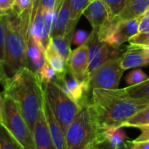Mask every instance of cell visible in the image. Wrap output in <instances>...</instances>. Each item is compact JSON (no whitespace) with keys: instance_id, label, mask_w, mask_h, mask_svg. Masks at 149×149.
Wrapping results in <instances>:
<instances>
[{"instance_id":"cell-1","label":"cell","mask_w":149,"mask_h":149,"mask_svg":"<svg viewBox=\"0 0 149 149\" xmlns=\"http://www.w3.org/2000/svg\"><path fill=\"white\" fill-rule=\"evenodd\" d=\"M89 104L100 136L107 128L121 127L136 113L148 107L149 102L128 98L120 88H95L92 90Z\"/></svg>"},{"instance_id":"cell-2","label":"cell","mask_w":149,"mask_h":149,"mask_svg":"<svg viewBox=\"0 0 149 149\" xmlns=\"http://www.w3.org/2000/svg\"><path fill=\"white\" fill-rule=\"evenodd\" d=\"M2 86V93L16 102L32 133L45 104L44 87L38 73L24 67Z\"/></svg>"},{"instance_id":"cell-3","label":"cell","mask_w":149,"mask_h":149,"mask_svg":"<svg viewBox=\"0 0 149 149\" xmlns=\"http://www.w3.org/2000/svg\"><path fill=\"white\" fill-rule=\"evenodd\" d=\"M31 10L22 15L10 11L8 13L5 57L3 65V83L12 78L21 69L28 66L27 38Z\"/></svg>"},{"instance_id":"cell-4","label":"cell","mask_w":149,"mask_h":149,"mask_svg":"<svg viewBox=\"0 0 149 149\" xmlns=\"http://www.w3.org/2000/svg\"><path fill=\"white\" fill-rule=\"evenodd\" d=\"M65 134L66 149H85L93 142H99L100 133L89 101L80 106Z\"/></svg>"},{"instance_id":"cell-5","label":"cell","mask_w":149,"mask_h":149,"mask_svg":"<svg viewBox=\"0 0 149 149\" xmlns=\"http://www.w3.org/2000/svg\"><path fill=\"white\" fill-rule=\"evenodd\" d=\"M0 121L24 149H35L32 133L16 102L0 92Z\"/></svg>"},{"instance_id":"cell-6","label":"cell","mask_w":149,"mask_h":149,"mask_svg":"<svg viewBox=\"0 0 149 149\" xmlns=\"http://www.w3.org/2000/svg\"><path fill=\"white\" fill-rule=\"evenodd\" d=\"M45 99L64 132L75 117L80 107L75 103L55 82L43 84Z\"/></svg>"},{"instance_id":"cell-7","label":"cell","mask_w":149,"mask_h":149,"mask_svg":"<svg viewBox=\"0 0 149 149\" xmlns=\"http://www.w3.org/2000/svg\"><path fill=\"white\" fill-rule=\"evenodd\" d=\"M120 65V57L110 58L94 70L90 76L91 89H118L124 73Z\"/></svg>"},{"instance_id":"cell-8","label":"cell","mask_w":149,"mask_h":149,"mask_svg":"<svg viewBox=\"0 0 149 149\" xmlns=\"http://www.w3.org/2000/svg\"><path fill=\"white\" fill-rule=\"evenodd\" d=\"M88 68L89 48L87 44H84L72 51L68 60V71L79 82L91 89Z\"/></svg>"},{"instance_id":"cell-9","label":"cell","mask_w":149,"mask_h":149,"mask_svg":"<svg viewBox=\"0 0 149 149\" xmlns=\"http://www.w3.org/2000/svg\"><path fill=\"white\" fill-rule=\"evenodd\" d=\"M86 44L89 48L88 74L90 78L92 72L107 59H109L110 57L113 54V51L117 50L118 48L113 47L106 42L101 41L99 38L98 32L95 31H92L90 33V37Z\"/></svg>"},{"instance_id":"cell-10","label":"cell","mask_w":149,"mask_h":149,"mask_svg":"<svg viewBox=\"0 0 149 149\" xmlns=\"http://www.w3.org/2000/svg\"><path fill=\"white\" fill-rule=\"evenodd\" d=\"M29 35L45 51L51 41V38L47 35L45 26L44 9L39 0H33L31 10Z\"/></svg>"},{"instance_id":"cell-11","label":"cell","mask_w":149,"mask_h":149,"mask_svg":"<svg viewBox=\"0 0 149 149\" xmlns=\"http://www.w3.org/2000/svg\"><path fill=\"white\" fill-rule=\"evenodd\" d=\"M55 83L79 107L88 102L87 95L90 88L79 82L67 70L64 74H58Z\"/></svg>"},{"instance_id":"cell-12","label":"cell","mask_w":149,"mask_h":149,"mask_svg":"<svg viewBox=\"0 0 149 149\" xmlns=\"http://www.w3.org/2000/svg\"><path fill=\"white\" fill-rule=\"evenodd\" d=\"M120 65L124 71L149 65V45L130 44L120 57Z\"/></svg>"},{"instance_id":"cell-13","label":"cell","mask_w":149,"mask_h":149,"mask_svg":"<svg viewBox=\"0 0 149 149\" xmlns=\"http://www.w3.org/2000/svg\"><path fill=\"white\" fill-rule=\"evenodd\" d=\"M142 17L143 15L131 20L120 21L113 34L106 41V43L113 47L119 48L121 44L129 41L130 38L139 32V26Z\"/></svg>"},{"instance_id":"cell-14","label":"cell","mask_w":149,"mask_h":149,"mask_svg":"<svg viewBox=\"0 0 149 149\" xmlns=\"http://www.w3.org/2000/svg\"><path fill=\"white\" fill-rule=\"evenodd\" d=\"M44 113L45 117V120L47 123V127L51 134V137L53 141V143L57 149H66L65 143V132L56 119L54 113H52L51 107L45 99L44 104Z\"/></svg>"},{"instance_id":"cell-15","label":"cell","mask_w":149,"mask_h":149,"mask_svg":"<svg viewBox=\"0 0 149 149\" xmlns=\"http://www.w3.org/2000/svg\"><path fill=\"white\" fill-rule=\"evenodd\" d=\"M32 136L35 149H57L51 137L44 110L32 129Z\"/></svg>"},{"instance_id":"cell-16","label":"cell","mask_w":149,"mask_h":149,"mask_svg":"<svg viewBox=\"0 0 149 149\" xmlns=\"http://www.w3.org/2000/svg\"><path fill=\"white\" fill-rule=\"evenodd\" d=\"M70 0H63L57 11V17L54 30L51 38L57 36H69L72 38V32L70 31Z\"/></svg>"},{"instance_id":"cell-17","label":"cell","mask_w":149,"mask_h":149,"mask_svg":"<svg viewBox=\"0 0 149 149\" xmlns=\"http://www.w3.org/2000/svg\"><path fill=\"white\" fill-rule=\"evenodd\" d=\"M84 15L93 27V31H99L102 24L109 17L106 6L102 0H94L90 3Z\"/></svg>"},{"instance_id":"cell-18","label":"cell","mask_w":149,"mask_h":149,"mask_svg":"<svg viewBox=\"0 0 149 149\" xmlns=\"http://www.w3.org/2000/svg\"><path fill=\"white\" fill-rule=\"evenodd\" d=\"M149 8V0H127L123 9L116 15L120 21L131 20L142 16Z\"/></svg>"},{"instance_id":"cell-19","label":"cell","mask_w":149,"mask_h":149,"mask_svg":"<svg viewBox=\"0 0 149 149\" xmlns=\"http://www.w3.org/2000/svg\"><path fill=\"white\" fill-rule=\"evenodd\" d=\"M27 55L29 62L35 69V72H38L46 63L45 50L29 34L27 38Z\"/></svg>"},{"instance_id":"cell-20","label":"cell","mask_w":149,"mask_h":149,"mask_svg":"<svg viewBox=\"0 0 149 149\" xmlns=\"http://www.w3.org/2000/svg\"><path fill=\"white\" fill-rule=\"evenodd\" d=\"M45 57L46 62L57 72L58 74H64L68 70L67 63L63 59V58L56 52L53 47L52 41H50L45 51Z\"/></svg>"},{"instance_id":"cell-21","label":"cell","mask_w":149,"mask_h":149,"mask_svg":"<svg viewBox=\"0 0 149 149\" xmlns=\"http://www.w3.org/2000/svg\"><path fill=\"white\" fill-rule=\"evenodd\" d=\"M122 128L123 127H121L107 128L100 134L99 142L105 141L107 143H109L113 148L115 149L118 148L127 140V134Z\"/></svg>"},{"instance_id":"cell-22","label":"cell","mask_w":149,"mask_h":149,"mask_svg":"<svg viewBox=\"0 0 149 149\" xmlns=\"http://www.w3.org/2000/svg\"><path fill=\"white\" fill-rule=\"evenodd\" d=\"M121 91L123 94L128 98L149 102V78L138 85L121 88Z\"/></svg>"},{"instance_id":"cell-23","label":"cell","mask_w":149,"mask_h":149,"mask_svg":"<svg viewBox=\"0 0 149 149\" xmlns=\"http://www.w3.org/2000/svg\"><path fill=\"white\" fill-rule=\"evenodd\" d=\"M91 2V0H70V31L72 33L81 15L84 14Z\"/></svg>"},{"instance_id":"cell-24","label":"cell","mask_w":149,"mask_h":149,"mask_svg":"<svg viewBox=\"0 0 149 149\" xmlns=\"http://www.w3.org/2000/svg\"><path fill=\"white\" fill-rule=\"evenodd\" d=\"M52 44L55 48L56 52L63 58V59L67 63L71 55V42L72 37L69 36H57L51 38Z\"/></svg>"},{"instance_id":"cell-25","label":"cell","mask_w":149,"mask_h":149,"mask_svg":"<svg viewBox=\"0 0 149 149\" xmlns=\"http://www.w3.org/2000/svg\"><path fill=\"white\" fill-rule=\"evenodd\" d=\"M7 27H8V13L0 15V85H2L3 83V65L5 57Z\"/></svg>"},{"instance_id":"cell-26","label":"cell","mask_w":149,"mask_h":149,"mask_svg":"<svg viewBox=\"0 0 149 149\" xmlns=\"http://www.w3.org/2000/svg\"><path fill=\"white\" fill-rule=\"evenodd\" d=\"M0 149H24L8 128L0 121Z\"/></svg>"},{"instance_id":"cell-27","label":"cell","mask_w":149,"mask_h":149,"mask_svg":"<svg viewBox=\"0 0 149 149\" xmlns=\"http://www.w3.org/2000/svg\"><path fill=\"white\" fill-rule=\"evenodd\" d=\"M149 125V105L145 108L136 113L134 116L128 119L122 124L121 127H139L141 126Z\"/></svg>"},{"instance_id":"cell-28","label":"cell","mask_w":149,"mask_h":149,"mask_svg":"<svg viewBox=\"0 0 149 149\" xmlns=\"http://www.w3.org/2000/svg\"><path fill=\"white\" fill-rule=\"evenodd\" d=\"M42 84H47L51 82H55L58 77L57 72L46 62L45 65L42 67V69L37 72Z\"/></svg>"},{"instance_id":"cell-29","label":"cell","mask_w":149,"mask_h":149,"mask_svg":"<svg viewBox=\"0 0 149 149\" xmlns=\"http://www.w3.org/2000/svg\"><path fill=\"white\" fill-rule=\"evenodd\" d=\"M108 13L109 17L118 15L123 9L127 0H102Z\"/></svg>"},{"instance_id":"cell-30","label":"cell","mask_w":149,"mask_h":149,"mask_svg":"<svg viewBox=\"0 0 149 149\" xmlns=\"http://www.w3.org/2000/svg\"><path fill=\"white\" fill-rule=\"evenodd\" d=\"M148 79V76L141 69H135L130 72L127 76L126 77V82L128 85V86L138 85L146 79Z\"/></svg>"},{"instance_id":"cell-31","label":"cell","mask_w":149,"mask_h":149,"mask_svg":"<svg viewBox=\"0 0 149 149\" xmlns=\"http://www.w3.org/2000/svg\"><path fill=\"white\" fill-rule=\"evenodd\" d=\"M57 11L52 10H44V17H45V26L47 35L51 38L52 33L55 27L56 17H57Z\"/></svg>"},{"instance_id":"cell-32","label":"cell","mask_w":149,"mask_h":149,"mask_svg":"<svg viewBox=\"0 0 149 149\" xmlns=\"http://www.w3.org/2000/svg\"><path fill=\"white\" fill-rule=\"evenodd\" d=\"M33 0H14L12 12L17 15H22L25 11L31 9Z\"/></svg>"},{"instance_id":"cell-33","label":"cell","mask_w":149,"mask_h":149,"mask_svg":"<svg viewBox=\"0 0 149 149\" xmlns=\"http://www.w3.org/2000/svg\"><path fill=\"white\" fill-rule=\"evenodd\" d=\"M128 42L133 45H149V31L138 32L135 36L130 38Z\"/></svg>"},{"instance_id":"cell-34","label":"cell","mask_w":149,"mask_h":149,"mask_svg":"<svg viewBox=\"0 0 149 149\" xmlns=\"http://www.w3.org/2000/svg\"><path fill=\"white\" fill-rule=\"evenodd\" d=\"M90 37V33L86 32L83 30H77L73 34L72 38V42L76 45H81L84 44H86Z\"/></svg>"},{"instance_id":"cell-35","label":"cell","mask_w":149,"mask_h":149,"mask_svg":"<svg viewBox=\"0 0 149 149\" xmlns=\"http://www.w3.org/2000/svg\"><path fill=\"white\" fill-rule=\"evenodd\" d=\"M40 3L45 10H58L63 0H39Z\"/></svg>"},{"instance_id":"cell-36","label":"cell","mask_w":149,"mask_h":149,"mask_svg":"<svg viewBox=\"0 0 149 149\" xmlns=\"http://www.w3.org/2000/svg\"><path fill=\"white\" fill-rule=\"evenodd\" d=\"M14 0H0V15L12 11Z\"/></svg>"},{"instance_id":"cell-37","label":"cell","mask_w":149,"mask_h":149,"mask_svg":"<svg viewBox=\"0 0 149 149\" xmlns=\"http://www.w3.org/2000/svg\"><path fill=\"white\" fill-rule=\"evenodd\" d=\"M137 128L141 131V134L135 140H134V141H149V125L141 126V127H139Z\"/></svg>"},{"instance_id":"cell-38","label":"cell","mask_w":149,"mask_h":149,"mask_svg":"<svg viewBox=\"0 0 149 149\" xmlns=\"http://www.w3.org/2000/svg\"><path fill=\"white\" fill-rule=\"evenodd\" d=\"M131 149H149V141H128Z\"/></svg>"},{"instance_id":"cell-39","label":"cell","mask_w":149,"mask_h":149,"mask_svg":"<svg viewBox=\"0 0 149 149\" xmlns=\"http://www.w3.org/2000/svg\"><path fill=\"white\" fill-rule=\"evenodd\" d=\"M98 149H115L105 141L98 142Z\"/></svg>"},{"instance_id":"cell-40","label":"cell","mask_w":149,"mask_h":149,"mask_svg":"<svg viewBox=\"0 0 149 149\" xmlns=\"http://www.w3.org/2000/svg\"><path fill=\"white\" fill-rule=\"evenodd\" d=\"M116 149H131L130 148V145H129V141L128 140H127L121 146H120L118 148Z\"/></svg>"},{"instance_id":"cell-41","label":"cell","mask_w":149,"mask_h":149,"mask_svg":"<svg viewBox=\"0 0 149 149\" xmlns=\"http://www.w3.org/2000/svg\"><path fill=\"white\" fill-rule=\"evenodd\" d=\"M85 149H98V142H93V144L89 145Z\"/></svg>"},{"instance_id":"cell-42","label":"cell","mask_w":149,"mask_h":149,"mask_svg":"<svg viewBox=\"0 0 149 149\" xmlns=\"http://www.w3.org/2000/svg\"><path fill=\"white\" fill-rule=\"evenodd\" d=\"M143 17H144L145 18H148L149 19V8L146 10V12L143 14Z\"/></svg>"},{"instance_id":"cell-43","label":"cell","mask_w":149,"mask_h":149,"mask_svg":"<svg viewBox=\"0 0 149 149\" xmlns=\"http://www.w3.org/2000/svg\"><path fill=\"white\" fill-rule=\"evenodd\" d=\"M91 1H94V0H91Z\"/></svg>"}]
</instances>
